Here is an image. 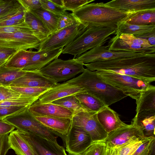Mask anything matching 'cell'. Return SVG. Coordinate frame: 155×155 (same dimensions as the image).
Segmentation results:
<instances>
[{
	"label": "cell",
	"instance_id": "cell-1",
	"mask_svg": "<svg viewBox=\"0 0 155 155\" xmlns=\"http://www.w3.org/2000/svg\"><path fill=\"white\" fill-rule=\"evenodd\" d=\"M84 65L91 71L131 76L150 83L155 81V53L96 61Z\"/></svg>",
	"mask_w": 155,
	"mask_h": 155
},
{
	"label": "cell",
	"instance_id": "cell-2",
	"mask_svg": "<svg viewBox=\"0 0 155 155\" xmlns=\"http://www.w3.org/2000/svg\"><path fill=\"white\" fill-rule=\"evenodd\" d=\"M128 13L101 2L87 4L71 14L83 25L113 28L117 27Z\"/></svg>",
	"mask_w": 155,
	"mask_h": 155
},
{
	"label": "cell",
	"instance_id": "cell-3",
	"mask_svg": "<svg viewBox=\"0 0 155 155\" xmlns=\"http://www.w3.org/2000/svg\"><path fill=\"white\" fill-rule=\"evenodd\" d=\"M67 82L82 87L85 92L96 97L107 106L127 96L122 91L106 82L96 71L87 68L79 76Z\"/></svg>",
	"mask_w": 155,
	"mask_h": 155
},
{
	"label": "cell",
	"instance_id": "cell-4",
	"mask_svg": "<svg viewBox=\"0 0 155 155\" xmlns=\"http://www.w3.org/2000/svg\"><path fill=\"white\" fill-rule=\"evenodd\" d=\"M116 27L91 26L63 48L62 54H69L75 58L88 50L104 45L115 34Z\"/></svg>",
	"mask_w": 155,
	"mask_h": 155
},
{
	"label": "cell",
	"instance_id": "cell-5",
	"mask_svg": "<svg viewBox=\"0 0 155 155\" xmlns=\"http://www.w3.org/2000/svg\"><path fill=\"white\" fill-rule=\"evenodd\" d=\"M106 82L136 100L140 92L150 87V83L131 76L111 72L96 71Z\"/></svg>",
	"mask_w": 155,
	"mask_h": 155
},
{
	"label": "cell",
	"instance_id": "cell-6",
	"mask_svg": "<svg viewBox=\"0 0 155 155\" xmlns=\"http://www.w3.org/2000/svg\"><path fill=\"white\" fill-rule=\"evenodd\" d=\"M84 64L75 58L63 60L56 58L39 70L44 75L58 83L71 78L82 73Z\"/></svg>",
	"mask_w": 155,
	"mask_h": 155
},
{
	"label": "cell",
	"instance_id": "cell-7",
	"mask_svg": "<svg viewBox=\"0 0 155 155\" xmlns=\"http://www.w3.org/2000/svg\"><path fill=\"white\" fill-rule=\"evenodd\" d=\"M4 119L13 125L18 130L31 132L50 141L57 142V137L54 134L60 136L37 120L28 109L7 116Z\"/></svg>",
	"mask_w": 155,
	"mask_h": 155
},
{
	"label": "cell",
	"instance_id": "cell-8",
	"mask_svg": "<svg viewBox=\"0 0 155 155\" xmlns=\"http://www.w3.org/2000/svg\"><path fill=\"white\" fill-rule=\"evenodd\" d=\"M88 27L79 23L56 31L41 42L38 51L64 48Z\"/></svg>",
	"mask_w": 155,
	"mask_h": 155
},
{
	"label": "cell",
	"instance_id": "cell-9",
	"mask_svg": "<svg viewBox=\"0 0 155 155\" xmlns=\"http://www.w3.org/2000/svg\"><path fill=\"white\" fill-rule=\"evenodd\" d=\"M97 113L81 112L73 115L71 119V127L80 128L91 137L93 142L103 141L108 133L99 122Z\"/></svg>",
	"mask_w": 155,
	"mask_h": 155
},
{
	"label": "cell",
	"instance_id": "cell-10",
	"mask_svg": "<svg viewBox=\"0 0 155 155\" xmlns=\"http://www.w3.org/2000/svg\"><path fill=\"white\" fill-rule=\"evenodd\" d=\"M41 41L32 31L0 34V48L17 51L38 49Z\"/></svg>",
	"mask_w": 155,
	"mask_h": 155
},
{
	"label": "cell",
	"instance_id": "cell-11",
	"mask_svg": "<svg viewBox=\"0 0 155 155\" xmlns=\"http://www.w3.org/2000/svg\"><path fill=\"white\" fill-rule=\"evenodd\" d=\"M18 131L31 147L34 155H67L64 148L57 142L31 132Z\"/></svg>",
	"mask_w": 155,
	"mask_h": 155
},
{
	"label": "cell",
	"instance_id": "cell-12",
	"mask_svg": "<svg viewBox=\"0 0 155 155\" xmlns=\"http://www.w3.org/2000/svg\"><path fill=\"white\" fill-rule=\"evenodd\" d=\"M143 53H134L125 51H114L108 50L107 45L94 48L75 58L78 61L84 64L96 61H103L116 58L141 55Z\"/></svg>",
	"mask_w": 155,
	"mask_h": 155
},
{
	"label": "cell",
	"instance_id": "cell-13",
	"mask_svg": "<svg viewBox=\"0 0 155 155\" xmlns=\"http://www.w3.org/2000/svg\"><path fill=\"white\" fill-rule=\"evenodd\" d=\"M64 141L69 155H80L93 142L87 132L76 127H71L65 137Z\"/></svg>",
	"mask_w": 155,
	"mask_h": 155
},
{
	"label": "cell",
	"instance_id": "cell-14",
	"mask_svg": "<svg viewBox=\"0 0 155 155\" xmlns=\"http://www.w3.org/2000/svg\"><path fill=\"white\" fill-rule=\"evenodd\" d=\"M134 136L144 137L140 129L131 121L130 124L108 134L103 141L107 147L116 148Z\"/></svg>",
	"mask_w": 155,
	"mask_h": 155
},
{
	"label": "cell",
	"instance_id": "cell-15",
	"mask_svg": "<svg viewBox=\"0 0 155 155\" xmlns=\"http://www.w3.org/2000/svg\"><path fill=\"white\" fill-rule=\"evenodd\" d=\"M85 92L80 86L67 81L57 83L40 96L38 101L41 103H51L56 100Z\"/></svg>",
	"mask_w": 155,
	"mask_h": 155
},
{
	"label": "cell",
	"instance_id": "cell-16",
	"mask_svg": "<svg viewBox=\"0 0 155 155\" xmlns=\"http://www.w3.org/2000/svg\"><path fill=\"white\" fill-rule=\"evenodd\" d=\"M57 84L53 80L43 75L39 71H26L24 75L15 80L9 87L50 89Z\"/></svg>",
	"mask_w": 155,
	"mask_h": 155
},
{
	"label": "cell",
	"instance_id": "cell-17",
	"mask_svg": "<svg viewBox=\"0 0 155 155\" xmlns=\"http://www.w3.org/2000/svg\"><path fill=\"white\" fill-rule=\"evenodd\" d=\"M34 116H48L71 119L73 113L64 107L52 103H41L38 100L28 109Z\"/></svg>",
	"mask_w": 155,
	"mask_h": 155
},
{
	"label": "cell",
	"instance_id": "cell-18",
	"mask_svg": "<svg viewBox=\"0 0 155 155\" xmlns=\"http://www.w3.org/2000/svg\"><path fill=\"white\" fill-rule=\"evenodd\" d=\"M63 48L35 51L30 61L22 70L25 71H39L62 53Z\"/></svg>",
	"mask_w": 155,
	"mask_h": 155
},
{
	"label": "cell",
	"instance_id": "cell-19",
	"mask_svg": "<svg viewBox=\"0 0 155 155\" xmlns=\"http://www.w3.org/2000/svg\"><path fill=\"white\" fill-rule=\"evenodd\" d=\"M121 34L132 35L135 37L147 40L155 35V25H131L121 21L117 25L115 35Z\"/></svg>",
	"mask_w": 155,
	"mask_h": 155
},
{
	"label": "cell",
	"instance_id": "cell-20",
	"mask_svg": "<svg viewBox=\"0 0 155 155\" xmlns=\"http://www.w3.org/2000/svg\"><path fill=\"white\" fill-rule=\"evenodd\" d=\"M44 126L62 136L64 140L71 127V119L48 116H34Z\"/></svg>",
	"mask_w": 155,
	"mask_h": 155
},
{
	"label": "cell",
	"instance_id": "cell-21",
	"mask_svg": "<svg viewBox=\"0 0 155 155\" xmlns=\"http://www.w3.org/2000/svg\"><path fill=\"white\" fill-rule=\"evenodd\" d=\"M105 4L127 12L155 9V0H114Z\"/></svg>",
	"mask_w": 155,
	"mask_h": 155
},
{
	"label": "cell",
	"instance_id": "cell-22",
	"mask_svg": "<svg viewBox=\"0 0 155 155\" xmlns=\"http://www.w3.org/2000/svg\"><path fill=\"white\" fill-rule=\"evenodd\" d=\"M97 116L99 122L108 134L128 125L122 122L117 113L109 106L97 112Z\"/></svg>",
	"mask_w": 155,
	"mask_h": 155
},
{
	"label": "cell",
	"instance_id": "cell-23",
	"mask_svg": "<svg viewBox=\"0 0 155 155\" xmlns=\"http://www.w3.org/2000/svg\"><path fill=\"white\" fill-rule=\"evenodd\" d=\"M132 121L140 129L144 137H155V111L137 113Z\"/></svg>",
	"mask_w": 155,
	"mask_h": 155
},
{
	"label": "cell",
	"instance_id": "cell-24",
	"mask_svg": "<svg viewBox=\"0 0 155 155\" xmlns=\"http://www.w3.org/2000/svg\"><path fill=\"white\" fill-rule=\"evenodd\" d=\"M108 41L107 45L108 49L110 51H125L149 54L155 53V48H144L127 43L115 35L111 38Z\"/></svg>",
	"mask_w": 155,
	"mask_h": 155
},
{
	"label": "cell",
	"instance_id": "cell-25",
	"mask_svg": "<svg viewBox=\"0 0 155 155\" xmlns=\"http://www.w3.org/2000/svg\"><path fill=\"white\" fill-rule=\"evenodd\" d=\"M122 21L137 25H155V9H148L128 12Z\"/></svg>",
	"mask_w": 155,
	"mask_h": 155
},
{
	"label": "cell",
	"instance_id": "cell-26",
	"mask_svg": "<svg viewBox=\"0 0 155 155\" xmlns=\"http://www.w3.org/2000/svg\"><path fill=\"white\" fill-rule=\"evenodd\" d=\"M137 113L147 111H155V87L151 85L142 91L136 100Z\"/></svg>",
	"mask_w": 155,
	"mask_h": 155
},
{
	"label": "cell",
	"instance_id": "cell-27",
	"mask_svg": "<svg viewBox=\"0 0 155 155\" xmlns=\"http://www.w3.org/2000/svg\"><path fill=\"white\" fill-rule=\"evenodd\" d=\"M25 22L30 27L34 35L41 42L51 34L42 22L29 11H27L26 12Z\"/></svg>",
	"mask_w": 155,
	"mask_h": 155
},
{
	"label": "cell",
	"instance_id": "cell-28",
	"mask_svg": "<svg viewBox=\"0 0 155 155\" xmlns=\"http://www.w3.org/2000/svg\"><path fill=\"white\" fill-rule=\"evenodd\" d=\"M8 140L11 149L17 155H34L32 149L19 134L18 130L10 133Z\"/></svg>",
	"mask_w": 155,
	"mask_h": 155
},
{
	"label": "cell",
	"instance_id": "cell-29",
	"mask_svg": "<svg viewBox=\"0 0 155 155\" xmlns=\"http://www.w3.org/2000/svg\"><path fill=\"white\" fill-rule=\"evenodd\" d=\"M35 52L32 49L17 51L5 63V66L7 68L22 70L29 62Z\"/></svg>",
	"mask_w": 155,
	"mask_h": 155
},
{
	"label": "cell",
	"instance_id": "cell-30",
	"mask_svg": "<svg viewBox=\"0 0 155 155\" xmlns=\"http://www.w3.org/2000/svg\"><path fill=\"white\" fill-rule=\"evenodd\" d=\"M75 96L82 106L88 112L97 113L107 106L99 99L85 92Z\"/></svg>",
	"mask_w": 155,
	"mask_h": 155
},
{
	"label": "cell",
	"instance_id": "cell-31",
	"mask_svg": "<svg viewBox=\"0 0 155 155\" xmlns=\"http://www.w3.org/2000/svg\"><path fill=\"white\" fill-rule=\"evenodd\" d=\"M39 18L49 31L51 34L56 31L58 21L60 15H57L41 8L28 11Z\"/></svg>",
	"mask_w": 155,
	"mask_h": 155
},
{
	"label": "cell",
	"instance_id": "cell-32",
	"mask_svg": "<svg viewBox=\"0 0 155 155\" xmlns=\"http://www.w3.org/2000/svg\"><path fill=\"white\" fill-rule=\"evenodd\" d=\"M26 72L20 69L6 67L4 63L0 66V84L9 87L13 82L24 75Z\"/></svg>",
	"mask_w": 155,
	"mask_h": 155
},
{
	"label": "cell",
	"instance_id": "cell-33",
	"mask_svg": "<svg viewBox=\"0 0 155 155\" xmlns=\"http://www.w3.org/2000/svg\"><path fill=\"white\" fill-rule=\"evenodd\" d=\"M51 103L65 107L71 111L73 114L81 112H88L82 106L75 95L68 96Z\"/></svg>",
	"mask_w": 155,
	"mask_h": 155
},
{
	"label": "cell",
	"instance_id": "cell-34",
	"mask_svg": "<svg viewBox=\"0 0 155 155\" xmlns=\"http://www.w3.org/2000/svg\"><path fill=\"white\" fill-rule=\"evenodd\" d=\"M148 138L133 137L124 143L115 148L116 155H132L143 142Z\"/></svg>",
	"mask_w": 155,
	"mask_h": 155
},
{
	"label": "cell",
	"instance_id": "cell-35",
	"mask_svg": "<svg viewBox=\"0 0 155 155\" xmlns=\"http://www.w3.org/2000/svg\"><path fill=\"white\" fill-rule=\"evenodd\" d=\"M155 137L149 138L137 148L132 155H153L154 154Z\"/></svg>",
	"mask_w": 155,
	"mask_h": 155
},
{
	"label": "cell",
	"instance_id": "cell-36",
	"mask_svg": "<svg viewBox=\"0 0 155 155\" xmlns=\"http://www.w3.org/2000/svg\"><path fill=\"white\" fill-rule=\"evenodd\" d=\"M107 149L106 145L104 141H94L79 155H106Z\"/></svg>",
	"mask_w": 155,
	"mask_h": 155
},
{
	"label": "cell",
	"instance_id": "cell-37",
	"mask_svg": "<svg viewBox=\"0 0 155 155\" xmlns=\"http://www.w3.org/2000/svg\"><path fill=\"white\" fill-rule=\"evenodd\" d=\"M11 88L21 94L39 97L50 89L39 87H10Z\"/></svg>",
	"mask_w": 155,
	"mask_h": 155
},
{
	"label": "cell",
	"instance_id": "cell-38",
	"mask_svg": "<svg viewBox=\"0 0 155 155\" xmlns=\"http://www.w3.org/2000/svg\"><path fill=\"white\" fill-rule=\"evenodd\" d=\"M21 6L18 0H0V18Z\"/></svg>",
	"mask_w": 155,
	"mask_h": 155
},
{
	"label": "cell",
	"instance_id": "cell-39",
	"mask_svg": "<svg viewBox=\"0 0 155 155\" xmlns=\"http://www.w3.org/2000/svg\"><path fill=\"white\" fill-rule=\"evenodd\" d=\"M117 36L125 42L136 46L146 48H155V46L151 45L147 40L137 38L132 35L121 34Z\"/></svg>",
	"mask_w": 155,
	"mask_h": 155
},
{
	"label": "cell",
	"instance_id": "cell-40",
	"mask_svg": "<svg viewBox=\"0 0 155 155\" xmlns=\"http://www.w3.org/2000/svg\"><path fill=\"white\" fill-rule=\"evenodd\" d=\"M79 23L71 13H69L65 11L60 15L56 31Z\"/></svg>",
	"mask_w": 155,
	"mask_h": 155
},
{
	"label": "cell",
	"instance_id": "cell-41",
	"mask_svg": "<svg viewBox=\"0 0 155 155\" xmlns=\"http://www.w3.org/2000/svg\"><path fill=\"white\" fill-rule=\"evenodd\" d=\"M94 0H63L64 8L65 11L74 12L83 6Z\"/></svg>",
	"mask_w": 155,
	"mask_h": 155
},
{
	"label": "cell",
	"instance_id": "cell-42",
	"mask_svg": "<svg viewBox=\"0 0 155 155\" xmlns=\"http://www.w3.org/2000/svg\"><path fill=\"white\" fill-rule=\"evenodd\" d=\"M30 31L33 32L31 28L25 22L13 26H0V34Z\"/></svg>",
	"mask_w": 155,
	"mask_h": 155
},
{
	"label": "cell",
	"instance_id": "cell-43",
	"mask_svg": "<svg viewBox=\"0 0 155 155\" xmlns=\"http://www.w3.org/2000/svg\"><path fill=\"white\" fill-rule=\"evenodd\" d=\"M22 95L12 89L10 87L0 86V101L17 99Z\"/></svg>",
	"mask_w": 155,
	"mask_h": 155
},
{
	"label": "cell",
	"instance_id": "cell-44",
	"mask_svg": "<svg viewBox=\"0 0 155 155\" xmlns=\"http://www.w3.org/2000/svg\"><path fill=\"white\" fill-rule=\"evenodd\" d=\"M30 106H16L9 107H0V119L21 112L28 109Z\"/></svg>",
	"mask_w": 155,
	"mask_h": 155
},
{
	"label": "cell",
	"instance_id": "cell-45",
	"mask_svg": "<svg viewBox=\"0 0 155 155\" xmlns=\"http://www.w3.org/2000/svg\"><path fill=\"white\" fill-rule=\"evenodd\" d=\"M40 2L43 8L54 15H60L65 11L64 7L56 5L50 0H40Z\"/></svg>",
	"mask_w": 155,
	"mask_h": 155
},
{
	"label": "cell",
	"instance_id": "cell-46",
	"mask_svg": "<svg viewBox=\"0 0 155 155\" xmlns=\"http://www.w3.org/2000/svg\"><path fill=\"white\" fill-rule=\"evenodd\" d=\"M18 0L21 5L27 11L35 10L42 8L40 0Z\"/></svg>",
	"mask_w": 155,
	"mask_h": 155
},
{
	"label": "cell",
	"instance_id": "cell-47",
	"mask_svg": "<svg viewBox=\"0 0 155 155\" xmlns=\"http://www.w3.org/2000/svg\"><path fill=\"white\" fill-rule=\"evenodd\" d=\"M9 134L0 135V155H5L11 149L8 140Z\"/></svg>",
	"mask_w": 155,
	"mask_h": 155
},
{
	"label": "cell",
	"instance_id": "cell-48",
	"mask_svg": "<svg viewBox=\"0 0 155 155\" xmlns=\"http://www.w3.org/2000/svg\"><path fill=\"white\" fill-rule=\"evenodd\" d=\"M15 127L4 119H0V135L9 134L13 130Z\"/></svg>",
	"mask_w": 155,
	"mask_h": 155
},
{
	"label": "cell",
	"instance_id": "cell-49",
	"mask_svg": "<svg viewBox=\"0 0 155 155\" xmlns=\"http://www.w3.org/2000/svg\"><path fill=\"white\" fill-rule=\"evenodd\" d=\"M17 51L14 49L0 48V61H7L10 57Z\"/></svg>",
	"mask_w": 155,
	"mask_h": 155
},
{
	"label": "cell",
	"instance_id": "cell-50",
	"mask_svg": "<svg viewBox=\"0 0 155 155\" xmlns=\"http://www.w3.org/2000/svg\"><path fill=\"white\" fill-rule=\"evenodd\" d=\"M25 22V18L19 20H6L0 22V26H8L18 25Z\"/></svg>",
	"mask_w": 155,
	"mask_h": 155
},
{
	"label": "cell",
	"instance_id": "cell-51",
	"mask_svg": "<svg viewBox=\"0 0 155 155\" xmlns=\"http://www.w3.org/2000/svg\"><path fill=\"white\" fill-rule=\"evenodd\" d=\"M106 155H116L115 149L107 147Z\"/></svg>",
	"mask_w": 155,
	"mask_h": 155
},
{
	"label": "cell",
	"instance_id": "cell-52",
	"mask_svg": "<svg viewBox=\"0 0 155 155\" xmlns=\"http://www.w3.org/2000/svg\"><path fill=\"white\" fill-rule=\"evenodd\" d=\"M50 1L56 5L63 7V0H50Z\"/></svg>",
	"mask_w": 155,
	"mask_h": 155
},
{
	"label": "cell",
	"instance_id": "cell-53",
	"mask_svg": "<svg viewBox=\"0 0 155 155\" xmlns=\"http://www.w3.org/2000/svg\"><path fill=\"white\" fill-rule=\"evenodd\" d=\"M6 61H0V66L6 63Z\"/></svg>",
	"mask_w": 155,
	"mask_h": 155
},
{
	"label": "cell",
	"instance_id": "cell-54",
	"mask_svg": "<svg viewBox=\"0 0 155 155\" xmlns=\"http://www.w3.org/2000/svg\"><path fill=\"white\" fill-rule=\"evenodd\" d=\"M0 85H1L0 84Z\"/></svg>",
	"mask_w": 155,
	"mask_h": 155
},
{
	"label": "cell",
	"instance_id": "cell-55",
	"mask_svg": "<svg viewBox=\"0 0 155 155\" xmlns=\"http://www.w3.org/2000/svg\"><path fill=\"white\" fill-rule=\"evenodd\" d=\"M153 155H155V154H153Z\"/></svg>",
	"mask_w": 155,
	"mask_h": 155
}]
</instances>
